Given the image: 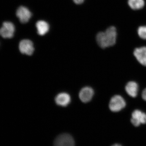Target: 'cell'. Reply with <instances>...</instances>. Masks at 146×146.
Instances as JSON below:
<instances>
[{
  "label": "cell",
  "instance_id": "obj_14",
  "mask_svg": "<svg viewBox=\"0 0 146 146\" xmlns=\"http://www.w3.org/2000/svg\"><path fill=\"white\" fill-rule=\"evenodd\" d=\"M138 34L141 39H146V26L139 27L138 29Z\"/></svg>",
  "mask_w": 146,
  "mask_h": 146
},
{
  "label": "cell",
  "instance_id": "obj_17",
  "mask_svg": "<svg viewBox=\"0 0 146 146\" xmlns=\"http://www.w3.org/2000/svg\"><path fill=\"white\" fill-rule=\"evenodd\" d=\"M112 146H122L121 145H119V144H115V145H113Z\"/></svg>",
  "mask_w": 146,
  "mask_h": 146
},
{
  "label": "cell",
  "instance_id": "obj_9",
  "mask_svg": "<svg viewBox=\"0 0 146 146\" xmlns=\"http://www.w3.org/2000/svg\"><path fill=\"white\" fill-rule=\"evenodd\" d=\"M133 54L141 65L146 66V47L136 48L134 50Z\"/></svg>",
  "mask_w": 146,
  "mask_h": 146
},
{
  "label": "cell",
  "instance_id": "obj_6",
  "mask_svg": "<svg viewBox=\"0 0 146 146\" xmlns=\"http://www.w3.org/2000/svg\"><path fill=\"white\" fill-rule=\"evenodd\" d=\"M19 49L21 53L31 55L34 51L33 43L29 39H24L19 43Z\"/></svg>",
  "mask_w": 146,
  "mask_h": 146
},
{
  "label": "cell",
  "instance_id": "obj_4",
  "mask_svg": "<svg viewBox=\"0 0 146 146\" xmlns=\"http://www.w3.org/2000/svg\"><path fill=\"white\" fill-rule=\"evenodd\" d=\"M54 146H75L74 138L68 133H63L55 140Z\"/></svg>",
  "mask_w": 146,
  "mask_h": 146
},
{
  "label": "cell",
  "instance_id": "obj_3",
  "mask_svg": "<svg viewBox=\"0 0 146 146\" xmlns=\"http://www.w3.org/2000/svg\"><path fill=\"white\" fill-rule=\"evenodd\" d=\"M15 31V26L10 22H4L0 28V35L5 39H10L14 35Z\"/></svg>",
  "mask_w": 146,
  "mask_h": 146
},
{
  "label": "cell",
  "instance_id": "obj_1",
  "mask_svg": "<svg viewBox=\"0 0 146 146\" xmlns=\"http://www.w3.org/2000/svg\"><path fill=\"white\" fill-rule=\"evenodd\" d=\"M117 37V29L115 27H109L105 32L99 33L96 36L98 44L105 48L115 44Z\"/></svg>",
  "mask_w": 146,
  "mask_h": 146
},
{
  "label": "cell",
  "instance_id": "obj_12",
  "mask_svg": "<svg viewBox=\"0 0 146 146\" xmlns=\"http://www.w3.org/2000/svg\"><path fill=\"white\" fill-rule=\"evenodd\" d=\"M37 33L40 35H44L48 31L49 25L44 21H38L36 24Z\"/></svg>",
  "mask_w": 146,
  "mask_h": 146
},
{
  "label": "cell",
  "instance_id": "obj_2",
  "mask_svg": "<svg viewBox=\"0 0 146 146\" xmlns=\"http://www.w3.org/2000/svg\"><path fill=\"white\" fill-rule=\"evenodd\" d=\"M125 101L122 97L119 95H116L110 100L109 107L112 112H118L125 107Z\"/></svg>",
  "mask_w": 146,
  "mask_h": 146
},
{
  "label": "cell",
  "instance_id": "obj_11",
  "mask_svg": "<svg viewBox=\"0 0 146 146\" xmlns=\"http://www.w3.org/2000/svg\"><path fill=\"white\" fill-rule=\"evenodd\" d=\"M125 91L127 94L132 98H135L138 94V86L135 82H129L125 86Z\"/></svg>",
  "mask_w": 146,
  "mask_h": 146
},
{
  "label": "cell",
  "instance_id": "obj_15",
  "mask_svg": "<svg viewBox=\"0 0 146 146\" xmlns=\"http://www.w3.org/2000/svg\"><path fill=\"white\" fill-rule=\"evenodd\" d=\"M142 98L144 100L146 101V89H144L142 94Z\"/></svg>",
  "mask_w": 146,
  "mask_h": 146
},
{
  "label": "cell",
  "instance_id": "obj_7",
  "mask_svg": "<svg viewBox=\"0 0 146 146\" xmlns=\"http://www.w3.org/2000/svg\"><path fill=\"white\" fill-rule=\"evenodd\" d=\"M16 16L22 23H26L31 18L32 14L28 9L24 6H21L17 9Z\"/></svg>",
  "mask_w": 146,
  "mask_h": 146
},
{
  "label": "cell",
  "instance_id": "obj_13",
  "mask_svg": "<svg viewBox=\"0 0 146 146\" xmlns=\"http://www.w3.org/2000/svg\"><path fill=\"white\" fill-rule=\"evenodd\" d=\"M128 4L131 8L133 10H139L145 5L144 0H128Z\"/></svg>",
  "mask_w": 146,
  "mask_h": 146
},
{
  "label": "cell",
  "instance_id": "obj_16",
  "mask_svg": "<svg viewBox=\"0 0 146 146\" xmlns=\"http://www.w3.org/2000/svg\"><path fill=\"white\" fill-rule=\"evenodd\" d=\"M73 1L76 4H81L84 1V0H73Z\"/></svg>",
  "mask_w": 146,
  "mask_h": 146
},
{
  "label": "cell",
  "instance_id": "obj_8",
  "mask_svg": "<svg viewBox=\"0 0 146 146\" xmlns=\"http://www.w3.org/2000/svg\"><path fill=\"white\" fill-rule=\"evenodd\" d=\"M94 94V91L92 88L86 86L82 89L80 91L79 97L82 102L87 103L91 100Z\"/></svg>",
  "mask_w": 146,
  "mask_h": 146
},
{
  "label": "cell",
  "instance_id": "obj_5",
  "mask_svg": "<svg viewBox=\"0 0 146 146\" xmlns=\"http://www.w3.org/2000/svg\"><path fill=\"white\" fill-rule=\"evenodd\" d=\"M131 121L135 127H138L141 124L146 123V114L141 110H136L132 113Z\"/></svg>",
  "mask_w": 146,
  "mask_h": 146
},
{
  "label": "cell",
  "instance_id": "obj_10",
  "mask_svg": "<svg viewBox=\"0 0 146 146\" xmlns=\"http://www.w3.org/2000/svg\"><path fill=\"white\" fill-rule=\"evenodd\" d=\"M56 103L59 106L65 107L70 104L71 101L70 96L66 93L58 94L55 99Z\"/></svg>",
  "mask_w": 146,
  "mask_h": 146
}]
</instances>
